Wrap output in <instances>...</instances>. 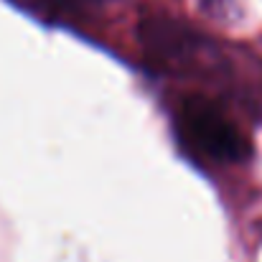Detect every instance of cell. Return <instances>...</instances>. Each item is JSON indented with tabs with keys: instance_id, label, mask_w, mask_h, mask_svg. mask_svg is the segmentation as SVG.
Wrapping results in <instances>:
<instances>
[{
	"instance_id": "obj_2",
	"label": "cell",
	"mask_w": 262,
	"mask_h": 262,
	"mask_svg": "<svg viewBox=\"0 0 262 262\" xmlns=\"http://www.w3.org/2000/svg\"><path fill=\"white\" fill-rule=\"evenodd\" d=\"M140 38L153 59L176 69L199 67L211 54L209 38L171 15H148L140 23Z\"/></svg>"
},
{
	"instance_id": "obj_1",
	"label": "cell",
	"mask_w": 262,
	"mask_h": 262,
	"mask_svg": "<svg viewBox=\"0 0 262 262\" xmlns=\"http://www.w3.org/2000/svg\"><path fill=\"white\" fill-rule=\"evenodd\" d=\"M176 127L188 150L209 163L232 166L247 161L250 156L245 133L214 99L186 97L178 107Z\"/></svg>"
},
{
	"instance_id": "obj_3",
	"label": "cell",
	"mask_w": 262,
	"mask_h": 262,
	"mask_svg": "<svg viewBox=\"0 0 262 262\" xmlns=\"http://www.w3.org/2000/svg\"><path fill=\"white\" fill-rule=\"evenodd\" d=\"M51 3H61V5H102V3H112V0H51Z\"/></svg>"
}]
</instances>
